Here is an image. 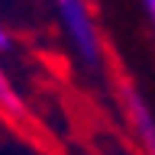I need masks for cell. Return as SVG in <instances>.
I'll return each instance as SVG.
<instances>
[{
    "instance_id": "3957f363",
    "label": "cell",
    "mask_w": 155,
    "mask_h": 155,
    "mask_svg": "<svg viewBox=\"0 0 155 155\" xmlns=\"http://www.w3.org/2000/svg\"><path fill=\"white\" fill-rule=\"evenodd\" d=\"M0 113L13 116V120H26V116H29L26 104H23V97L16 94V87L10 84V78H7V71H3V65H0Z\"/></svg>"
},
{
    "instance_id": "5b68a950",
    "label": "cell",
    "mask_w": 155,
    "mask_h": 155,
    "mask_svg": "<svg viewBox=\"0 0 155 155\" xmlns=\"http://www.w3.org/2000/svg\"><path fill=\"white\" fill-rule=\"evenodd\" d=\"M10 48H13V39H10L7 29L0 26V55H3V52H10Z\"/></svg>"
},
{
    "instance_id": "7a4b0ae2",
    "label": "cell",
    "mask_w": 155,
    "mask_h": 155,
    "mask_svg": "<svg viewBox=\"0 0 155 155\" xmlns=\"http://www.w3.org/2000/svg\"><path fill=\"white\" fill-rule=\"evenodd\" d=\"M116 94H120L126 123H129V129H133V136H136V142H139V149H142V155H155V110L149 107L145 94L133 84V81H126V78H120Z\"/></svg>"
},
{
    "instance_id": "6da1fadb",
    "label": "cell",
    "mask_w": 155,
    "mask_h": 155,
    "mask_svg": "<svg viewBox=\"0 0 155 155\" xmlns=\"http://www.w3.org/2000/svg\"><path fill=\"white\" fill-rule=\"evenodd\" d=\"M52 10L78 68H84L87 74H107V45L91 0H52Z\"/></svg>"
},
{
    "instance_id": "277c9868",
    "label": "cell",
    "mask_w": 155,
    "mask_h": 155,
    "mask_svg": "<svg viewBox=\"0 0 155 155\" xmlns=\"http://www.w3.org/2000/svg\"><path fill=\"white\" fill-rule=\"evenodd\" d=\"M136 3H139L142 16L149 19V26H152V32H155V0H136Z\"/></svg>"
}]
</instances>
